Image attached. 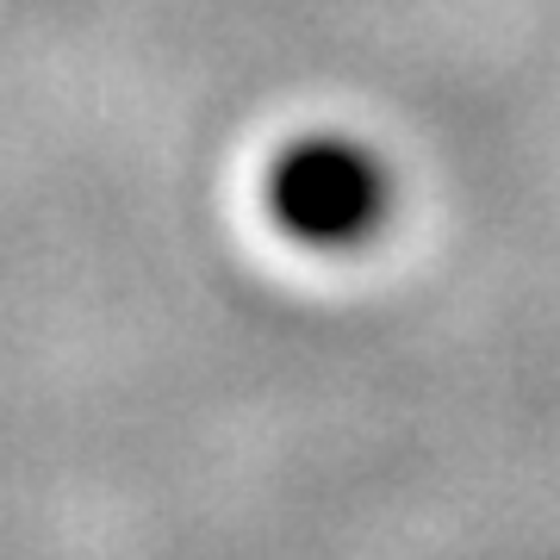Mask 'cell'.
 <instances>
[{"label":"cell","instance_id":"obj_1","mask_svg":"<svg viewBox=\"0 0 560 560\" xmlns=\"http://www.w3.org/2000/svg\"><path fill=\"white\" fill-rule=\"evenodd\" d=\"M261 200L305 249H361L393 212V168L342 131H312L268 162Z\"/></svg>","mask_w":560,"mask_h":560}]
</instances>
